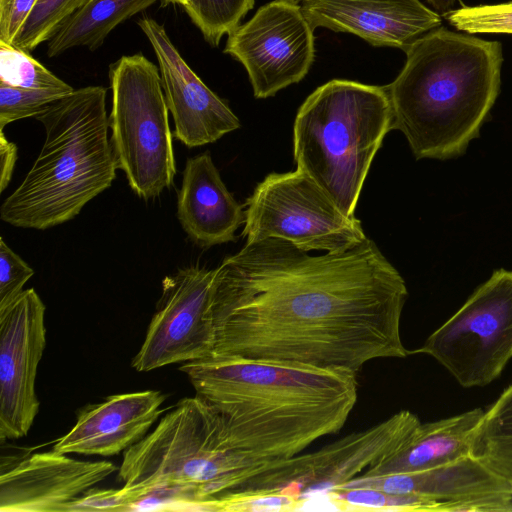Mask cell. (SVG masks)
Listing matches in <instances>:
<instances>
[{
	"instance_id": "obj_36",
	"label": "cell",
	"mask_w": 512,
	"mask_h": 512,
	"mask_svg": "<svg viewBox=\"0 0 512 512\" xmlns=\"http://www.w3.org/2000/svg\"><path fill=\"white\" fill-rule=\"evenodd\" d=\"M509 481H510L511 488H512V476L509 478Z\"/></svg>"
},
{
	"instance_id": "obj_20",
	"label": "cell",
	"mask_w": 512,
	"mask_h": 512,
	"mask_svg": "<svg viewBox=\"0 0 512 512\" xmlns=\"http://www.w3.org/2000/svg\"><path fill=\"white\" fill-rule=\"evenodd\" d=\"M484 412L475 408L435 422L421 423L403 451L361 476L425 471L470 456L473 434Z\"/></svg>"
},
{
	"instance_id": "obj_30",
	"label": "cell",
	"mask_w": 512,
	"mask_h": 512,
	"mask_svg": "<svg viewBox=\"0 0 512 512\" xmlns=\"http://www.w3.org/2000/svg\"><path fill=\"white\" fill-rule=\"evenodd\" d=\"M39 0H0V40L14 44Z\"/></svg>"
},
{
	"instance_id": "obj_25",
	"label": "cell",
	"mask_w": 512,
	"mask_h": 512,
	"mask_svg": "<svg viewBox=\"0 0 512 512\" xmlns=\"http://www.w3.org/2000/svg\"><path fill=\"white\" fill-rule=\"evenodd\" d=\"M89 0H39L23 24L14 46L31 52L48 42Z\"/></svg>"
},
{
	"instance_id": "obj_9",
	"label": "cell",
	"mask_w": 512,
	"mask_h": 512,
	"mask_svg": "<svg viewBox=\"0 0 512 512\" xmlns=\"http://www.w3.org/2000/svg\"><path fill=\"white\" fill-rule=\"evenodd\" d=\"M246 242L284 239L304 251H345L367 237L360 221L344 215L322 189L297 170L271 173L245 204Z\"/></svg>"
},
{
	"instance_id": "obj_24",
	"label": "cell",
	"mask_w": 512,
	"mask_h": 512,
	"mask_svg": "<svg viewBox=\"0 0 512 512\" xmlns=\"http://www.w3.org/2000/svg\"><path fill=\"white\" fill-rule=\"evenodd\" d=\"M254 6V0H189L184 10L204 39L218 46Z\"/></svg>"
},
{
	"instance_id": "obj_32",
	"label": "cell",
	"mask_w": 512,
	"mask_h": 512,
	"mask_svg": "<svg viewBox=\"0 0 512 512\" xmlns=\"http://www.w3.org/2000/svg\"><path fill=\"white\" fill-rule=\"evenodd\" d=\"M127 511V504L120 489L91 488L73 502L70 512L78 511Z\"/></svg>"
},
{
	"instance_id": "obj_35",
	"label": "cell",
	"mask_w": 512,
	"mask_h": 512,
	"mask_svg": "<svg viewBox=\"0 0 512 512\" xmlns=\"http://www.w3.org/2000/svg\"><path fill=\"white\" fill-rule=\"evenodd\" d=\"M166 2L180 4L183 7L188 4L189 0H165Z\"/></svg>"
},
{
	"instance_id": "obj_8",
	"label": "cell",
	"mask_w": 512,
	"mask_h": 512,
	"mask_svg": "<svg viewBox=\"0 0 512 512\" xmlns=\"http://www.w3.org/2000/svg\"><path fill=\"white\" fill-rule=\"evenodd\" d=\"M416 428L411 414L402 410L369 429L352 433L315 452L263 461L250 467L236 483L235 499L260 494H285L300 507L310 498L363 475L400 453Z\"/></svg>"
},
{
	"instance_id": "obj_21",
	"label": "cell",
	"mask_w": 512,
	"mask_h": 512,
	"mask_svg": "<svg viewBox=\"0 0 512 512\" xmlns=\"http://www.w3.org/2000/svg\"><path fill=\"white\" fill-rule=\"evenodd\" d=\"M156 1L89 0L48 41L46 54L53 58L76 47L97 50L116 26Z\"/></svg>"
},
{
	"instance_id": "obj_11",
	"label": "cell",
	"mask_w": 512,
	"mask_h": 512,
	"mask_svg": "<svg viewBox=\"0 0 512 512\" xmlns=\"http://www.w3.org/2000/svg\"><path fill=\"white\" fill-rule=\"evenodd\" d=\"M314 30L299 1L274 0L228 34L224 53L245 67L255 98H268L306 76Z\"/></svg>"
},
{
	"instance_id": "obj_10",
	"label": "cell",
	"mask_w": 512,
	"mask_h": 512,
	"mask_svg": "<svg viewBox=\"0 0 512 512\" xmlns=\"http://www.w3.org/2000/svg\"><path fill=\"white\" fill-rule=\"evenodd\" d=\"M414 353L434 358L464 388L498 378L512 359V271H494Z\"/></svg>"
},
{
	"instance_id": "obj_13",
	"label": "cell",
	"mask_w": 512,
	"mask_h": 512,
	"mask_svg": "<svg viewBox=\"0 0 512 512\" xmlns=\"http://www.w3.org/2000/svg\"><path fill=\"white\" fill-rule=\"evenodd\" d=\"M45 305L33 288L0 310V441L27 435L39 411L38 364L46 345Z\"/></svg>"
},
{
	"instance_id": "obj_34",
	"label": "cell",
	"mask_w": 512,
	"mask_h": 512,
	"mask_svg": "<svg viewBox=\"0 0 512 512\" xmlns=\"http://www.w3.org/2000/svg\"><path fill=\"white\" fill-rule=\"evenodd\" d=\"M427 3L441 16H445L452 10L457 0H426Z\"/></svg>"
},
{
	"instance_id": "obj_28",
	"label": "cell",
	"mask_w": 512,
	"mask_h": 512,
	"mask_svg": "<svg viewBox=\"0 0 512 512\" xmlns=\"http://www.w3.org/2000/svg\"><path fill=\"white\" fill-rule=\"evenodd\" d=\"M444 17L457 30L468 34H512V1L462 6Z\"/></svg>"
},
{
	"instance_id": "obj_22",
	"label": "cell",
	"mask_w": 512,
	"mask_h": 512,
	"mask_svg": "<svg viewBox=\"0 0 512 512\" xmlns=\"http://www.w3.org/2000/svg\"><path fill=\"white\" fill-rule=\"evenodd\" d=\"M471 455L498 474L512 476V385L484 412L473 434Z\"/></svg>"
},
{
	"instance_id": "obj_26",
	"label": "cell",
	"mask_w": 512,
	"mask_h": 512,
	"mask_svg": "<svg viewBox=\"0 0 512 512\" xmlns=\"http://www.w3.org/2000/svg\"><path fill=\"white\" fill-rule=\"evenodd\" d=\"M0 81L28 89L69 88L40 62L12 44L0 40Z\"/></svg>"
},
{
	"instance_id": "obj_1",
	"label": "cell",
	"mask_w": 512,
	"mask_h": 512,
	"mask_svg": "<svg viewBox=\"0 0 512 512\" xmlns=\"http://www.w3.org/2000/svg\"><path fill=\"white\" fill-rule=\"evenodd\" d=\"M408 296L371 239L312 256L280 238L246 242L215 269L212 357L343 369L405 358Z\"/></svg>"
},
{
	"instance_id": "obj_19",
	"label": "cell",
	"mask_w": 512,
	"mask_h": 512,
	"mask_svg": "<svg viewBox=\"0 0 512 512\" xmlns=\"http://www.w3.org/2000/svg\"><path fill=\"white\" fill-rule=\"evenodd\" d=\"M176 214L188 237L206 248L234 241L245 222L243 206L228 191L208 151L187 159Z\"/></svg>"
},
{
	"instance_id": "obj_5",
	"label": "cell",
	"mask_w": 512,
	"mask_h": 512,
	"mask_svg": "<svg viewBox=\"0 0 512 512\" xmlns=\"http://www.w3.org/2000/svg\"><path fill=\"white\" fill-rule=\"evenodd\" d=\"M257 462L225 442L200 397L181 399L155 429L124 451L120 492L133 511H218L233 482Z\"/></svg>"
},
{
	"instance_id": "obj_2",
	"label": "cell",
	"mask_w": 512,
	"mask_h": 512,
	"mask_svg": "<svg viewBox=\"0 0 512 512\" xmlns=\"http://www.w3.org/2000/svg\"><path fill=\"white\" fill-rule=\"evenodd\" d=\"M179 370L216 413L226 444L255 462L293 457L338 432L358 397L350 370L229 357Z\"/></svg>"
},
{
	"instance_id": "obj_7",
	"label": "cell",
	"mask_w": 512,
	"mask_h": 512,
	"mask_svg": "<svg viewBox=\"0 0 512 512\" xmlns=\"http://www.w3.org/2000/svg\"><path fill=\"white\" fill-rule=\"evenodd\" d=\"M111 145L132 191L154 199L174 180L176 164L159 67L143 54L124 55L109 67Z\"/></svg>"
},
{
	"instance_id": "obj_14",
	"label": "cell",
	"mask_w": 512,
	"mask_h": 512,
	"mask_svg": "<svg viewBox=\"0 0 512 512\" xmlns=\"http://www.w3.org/2000/svg\"><path fill=\"white\" fill-rule=\"evenodd\" d=\"M137 24L155 53L177 140L192 148L237 130L238 117L190 68L165 27L150 17L140 18Z\"/></svg>"
},
{
	"instance_id": "obj_37",
	"label": "cell",
	"mask_w": 512,
	"mask_h": 512,
	"mask_svg": "<svg viewBox=\"0 0 512 512\" xmlns=\"http://www.w3.org/2000/svg\"><path fill=\"white\" fill-rule=\"evenodd\" d=\"M297 1H299V2H300V1H302V0H297Z\"/></svg>"
},
{
	"instance_id": "obj_18",
	"label": "cell",
	"mask_w": 512,
	"mask_h": 512,
	"mask_svg": "<svg viewBox=\"0 0 512 512\" xmlns=\"http://www.w3.org/2000/svg\"><path fill=\"white\" fill-rule=\"evenodd\" d=\"M165 399L161 391L145 390L111 395L101 403L85 406L53 449L105 457L125 451L147 435L161 415Z\"/></svg>"
},
{
	"instance_id": "obj_31",
	"label": "cell",
	"mask_w": 512,
	"mask_h": 512,
	"mask_svg": "<svg viewBox=\"0 0 512 512\" xmlns=\"http://www.w3.org/2000/svg\"><path fill=\"white\" fill-rule=\"evenodd\" d=\"M299 501L285 494H260L231 500L220 511H292L298 510Z\"/></svg>"
},
{
	"instance_id": "obj_29",
	"label": "cell",
	"mask_w": 512,
	"mask_h": 512,
	"mask_svg": "<svg viewBox=\"0 0 512 512\" xmlns=\"http://www.w3.org/2000/svg\"><path fill=\"white\" fill-rule=\"evenodd\" d=\"M34 270L0 239V310L12 303L24 290Z\"/></svg>"
},
{
	"instance_id": "obj_33",
	"label": "cell",
	"mask_w": 512,
	"mask_h": 512,
	"mask_svg": "<svg viewBox=\"0 0 512 512\" xmlns=\"http://www.w3.org/2000/svg\"><path fill=\"white\" fill-rule=\"evenodd\" d=\"M17 160V146L8 141L0 130V192L9 184Z\"/></svg>"
},
{
	"instance_id": "obj_12",
	"label": "cell",
	"mask_w": 512,
	"mask_h": 512,
	"mask_svg": "<svg viewBox=\"0 0 512 512\" xmlns=\"http://www.w3.org/2000/svg\"><path fill=\"white\" fill-rule=\"evenodd\" d=\"M214 274L215 269L190 266L164 278L156 312L131 362L136 371L213 356L210 305Z\"/></svg>"
},
{
	"instance_id": "obj_27",
	"label": "cell",
	"mask_w": 512,
	"mask_h": 512,
	"mask_svg": "<svg viewBox=\"0 0 512 512\" xmlns=\"http://www.w3.org/2000/svg\"><path fill=\"white\" fill-rule=\"evenodd\" d=\"M74 88L28 89L0 81V130L14 121L36 117Z\"/></svg>"
},
{
	"instance_id": "obj_3",
	"label": "cell",
	"mask_w": 512,
	"mask_h": 512,
	"mask_svg": "<svg viewBox=\"0 0 512 512\" xmlns=\"http://www.w3.org/2000/svg\"><path fill=\"white\" fill-rule=\"evenodd\" d=\"M404 52V67L385 86L392 130L404 134L417 159L460 155L498 96L501 43L440 26Z\"/></svg>"
},
{
	"instance_id": "obj_6",
	"label": "cell",
	"mask_w": 512,
	"mask_h": 512,
	"mask_svg": "<svg viewBox=\"0 0 512 512\" xmlns=\"http://www.w3.org/2000/svg\"><path fill=\"white\" fill-rule=\"evenodd\" d=\"M393 112L385 86L331 80L298 109L293 127L297 170L312 179L346 216L357 202Z\"/></svg>"
},
{
	"instance_id": "obj_17",
	"label": "cell",
	"mask_w": 512,
	"mask_h": 512,
	"mask_svg": "<svg viewBox=\"0 0 512 512\" xmlns=\"http://www.w3.org/2000/svg\"><path fill=\"white\" fill-rule=\"evenodd\" d=\"M313 26L354 34L373 46L405 51L442 26V16L420 0H302Z\"/></svg>"
},
{
	"instance_id": "obj_4",
	"label": "cell",
	"mask_w": 512,
	"mask_h": 512,
	"mask_svg": "<svg viewBox=\"0 0 512 512\" xmlns=\"http://www.w3.org/2000/svg\"><path fill=\"white\" fill-rule=\"evenodd\" d=\"M107 89L86 86L52 103L35 118L45 128L42 149L21 184L2 203L0 219L45 230L75 218L116 178L108 139Z\"/></svg>"
},
{
	"instance_id": "obj_16",
	"label": "cell",
	"mask_w": 512,
	"mask_h": 512,
	"mask_svg": "<svg viewBox=\"0 0 512 512\" xmlns=\"http://www.w3.org/2000/svg\"><path fill=\"white\" fill-rule=\"evenodd\" d=\"M340 488L418 495L450 503L455 512H512L509 479L472 455L425 471L359 476Z\"/></svg>"
},
{
	"instance_id": "obj_23",
	"label": "cell",
	"mask_w": 512,
	"mask_h": 512,
	"mask_svg": "<svg viewBox=\"0 0 512 512\" xmlns=\"http://www.w3.org/2000/svg\"><path fill=\"white\" fill-rule=\"evenodd\" d=\"M326 496L340 510L455 512V507L447 502L373 488H340L330 491Z\"/></svg>"
},
{
	"instance_id": "obj_15",
	"label": "cell",
	"mask_w": 512,
	"mask_h": 512,
	"mask_svg": "<svg viewBox=\"0 0 512 512\" xmlns=\"http://www.w3.org/2000/svg\"><path fill=\"white\" fill-rule=\"evenodd\" d=\"M116 469L109 461H80L54 449L1 464L0 512H70Z\"/></svg>"
}]
</instances>
